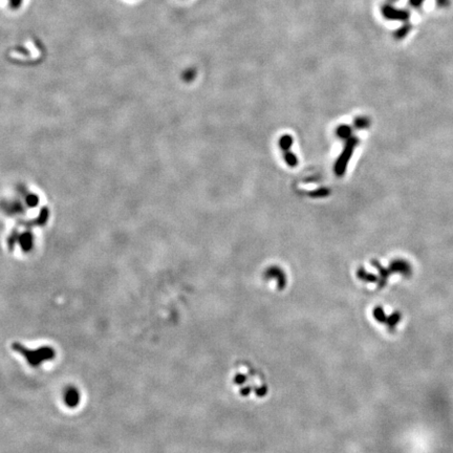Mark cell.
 Here are the masks:
<instances>
[{
  "label": "cell",
  "instance_id": "obj_1",
  "mask_svg": "<svg viewBox=\"0 0 453 453\" xmlns=\"http://www.w3.org/2000/svg\"><path fill=\"white\" fill-rule=\"evenodd\" d=\"M16 353L25 358L27 363L32 367H39L47 361L53 360L56 357V351L51 347H42L37 350H29L21 343L14 342L12 345Z\"/></svg>",
  "mask_w": 453,
  "mask_h": 453
},
{
  "label": "cell",
  "instance_id": "obj_2",
  "mask_svg": "<svg viewBox=\"0 0 453 453\" xmlns=\"http://www.w3.org/2000/svg\"><path fill=\"white\" fill-rule=\"evenodd\" d=\"M63 399H64V403L67 407H69V408L77 407L80 403V399H81L78 388H76L74 386L67 387L64 390Z\"/></svg>",
  "mask_w": 453,
  "mask_h": 453
},
{
  "label": "cell",
  "instance_id": "obj_3",
  "mask_svg": "<svg viewBox=\"0 0 453 453\" xmlns=\"http://www.w3.org/2000/svg\"><path fill=\"white\" fill-rule=\"evenodd\" d=\"M390 269L393 272H400V273L404 274V275H406V276L410 275V273H411V269H410L409 264H408L407 261H405V260L393 261L392 264H391V266H390Z\"/></svg>",
  "mask_w": 453,
  "mask_h": 453
},
{
  "label": "cell",
  "instance_id": "obj_4",
  "mask_svg": "<svg viewBox=\"0 0 453 453\" xmlns=\"http://www.w3.org/2000/svg\"><path fill=\"white\" fill-rule=\"evenodd\" d=\"M368 123H369V121L367 120V119H364V118L359 119V120H358V127H366L368 125Z\"/></svg>",
  "mask_w": 453,
  "mask_h": 453
}]
</instances>
